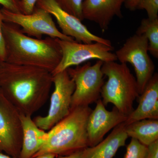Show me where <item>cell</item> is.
<instances>
[{
  "instance_id": "obj_1",
  "label": "cell",
  "mask_w": 158,
  "mask_h": 158,
  "mask_svg": "<svg viewBox=\"0 0 158 158\" xmlns=\"http://www.w3.org/2000/svg\"><path fill=\"white\" fill-rule=\"evenodd\" d=\"M0 89L21 114L32 115L46 102L53 76L43 69L1 62Z\"/></svg>"
},
{
  "instance_id": "obj_2",
  "label": "cell",
  "mask_w": 158,
  "mask_h": 158,
  "mask_svg": "<svg viewBox=\"0 0 158 158\" xmlns=\"http://www.w3.org/2000/svg\"><path fill=\"white\" fill-rule=\"evenodd\" d=\"M2 29L6 48L5 62L38 67L51 73L59 65L62 52L56 38H33L11 23L4 22Z\"/></svg>"
},
{
  "instance_id": "obj_3",
  "label": "cell",
  "mask_w": 158,
  "mask_h": 158,
  "mask_svg": "<svg viewBox=\"0 0 158 158\" xmlns=\"http://www.w3.org/2000/svg\"><path fill=\"white\" fill-rule=\"evenodd\" d=\"M92 110L89 106L71 108L69 114L49 130L46 141L33 158L46 153L68 156L89 147L87 124Z\"/></svg>"
},
{
  "instance_id": "obj_4",
  "label": "cell",
  "mask_w": 158,
  "mask_h": 158,
  "mask_svg": "<svg viewBox=\"0 0 158 158\" xmlns=\"http://www.w3.org/2000/svg\"><path fill=\"white\" fill-rule=\"evenodd\" d=\"M103 73L108 80L102 88L101 98L105 106L112 103L120 113L128 116L134 111V102L139 96L136 79L127 63L103 62Z\"/></svg>"
},
{
  "instance_id": "obj_5",
  "label": "cell",
  "mask_w": 158,
  "mask_h": 158,
  "mask_svg": "<svg viewBox=\"0 0 158 158\" xmlns=\"http://www.w3.org/2000/svg\"><path fill=\"white\" fill-rule=\"evenodd\" d=\"M103 62L98 60L93 65L88 62L81 66L67 69L75 85L71 108L88 106L101 98L102 88L105 83L104 75L102 70Z\"/></svg>"
},
{
  "instance_id": "obj_6",
  "label": "cell",
  "mask_w": 158,
  "mask_h": 158,
  "mask_svg": "<svg viewBox=\"0 0 158 158\" xmlns=\"http://www.w3.org/2000/svg\"><path fill=\"white\" fill-rule=\"evenodd\" d=\"M148 52L147 38L144 35L135 34L128 38L115 54L120 63L128 62L134 67L139 94L143 92L154 74L155 66Z\"/></svg>"
},
{
  "instance_id": "obj_7",
  "label": "cell",
  "mask_w": 158,
  "mask_h": 158,
  "mask_svg": "<svg viewBox=\"0 0 158 158\" xmlns=\"http://www.w3.org/2000/svg\"><path fill=\"white\" fill-rule=\"evenodd\" d=\"M54 90L51 97L50 104L46 116H38L33 119L37 127L49 131L70 113L72 98L75 85L67 69L52 75Z\"/></svg>"
},
{
  "instance_id": "obj_8",
  "label": "cell",
  "mask_w": 158,
  "mask_h": 158,
  "mask_svg": "<svg viewBox=\"0 0 158 158\" xmlns=\"http://www.w3.org/2000/svg\"><path fill=\"white\" fill-rule=\"evenodd\" d=\"M56 40L62 50V57L59 65L52 73V75L92 59L104 62L117 60L115 54L111 52L113 50L112 46L98 42L84 44L75 40L68 41L58 38Z\"/></svg>"
},
{
  "instance_id": "obj_9",
  "label": "cell",
  "mask_w": 158,
  "mask_h": 158,
  "mask_svg": "<svg viewBox=\"0 0 158 158\" xmlns=\"http://www.w3.org/2000/svg\"><path fill=\"white\" fill-rule=\"evenodd\" d=\"M4 22L17 25L22 27L23 33L37 39H42L43 35L49 37L73 41L72 37L65 36L59 31L54 23L52 15L41 8L35 7L30 14L15 13L2 8Z\"/></svg>"
},
{
  "instance_id": "obj_10",
  "label": "cell",
  "mask_w": 158,
  "mask_h": 158,
  "mask_svg": "<svg viewBox=\"0 0 158 158\" xmlns=\"http://www.w3.org/2000/svg\"><path fill=\"white\" fill-rule=\"evenodd\" d=\"M22 143L20 113L0 89V152L19 158Z\"/></svg>"
},
{
  "instance_id": "obj_11",
  "label": "cell",
  "mask_w": 158,
  "mask_h": 158,
  "mask_svg": "<svg viewBox=\"0 0 158 158\" xmlns=\"http://www.w3.org/2000/svg\"><path fill=\"white\" fill-rule=\"evenodd\" d=\"M36 6L54 16L62 34L72 37L77 42L84 44L98 42L112 46L110 40L91 33L81 21L61 9L55 0H38Z\"/></svg>"
},
{
  "instance_id": "obj_12",
  "label": "cell",
  "mask_w": 158,
  "mask_h": 158,
  "mask_svg": "<svg viewBox=\"0 0 158 158\" xmlns=\"http://www.w3.org/2000/svg\"><path fill=\"white\" fill-rule=\"evenodd\" d=\"M96 105L88 118L87 124L89 147H93L103 140L105 135L110 130L124 122L127 116L119 112L115 107L108 111L102 99L96 102Z\"/></svg>"
},
{
  "instance_id": "obj_13",
  "label": "cell",
  "mask_w": 158,
  "mask_h": 158,
  "mask_svg": "<svg viewBox=\"0 0 158 158\" xmlns=\"http://www.w3.org/2000/svg\"><path fill=\"white\" fill-rule=\"evenodd\" d=\"M126 1L84 0L82 5L83 19L96 23L102 31H106L115 16L123 17L122 7Z\"/></svg>"
},
{
  "instance_id": "obj_14",
  "label": "cell",
  "mask_w": 158,
  "mask_h": 158,
  "mask_svg": "<svg viewBox=\"0 0 158 158\" xmlns=\"http://www.w3.org/2000/svg\"><path fill=\"white\" fill-rule=\"evenodd\" d=\"M138 105L127 116L125 124L142 119H158V74H154L138 98Z\"/></svg>"
},
{
  "instance_id": "obj_15",
  "label": "cell",
  "mask_w": 158,
  "mask_h": 158,
  "mask_svg": "<svg viewBox=\"0 0 158 158\" xmlns=\"http://www.w3.org/2000/svg\"><path fill=\"white\" fill-rule=\"evenodd\" d=\"M124 123L113 128L105 139L93 147L83 150L82 158H113L120 147L124 146L128 137L124 130Z\"/></svg>"
},
{
  "instance_id": "obj_16",
  "label": "cell",
  "mask_w": 158,
  "mask_h": 158,
  "mask_svg": "<svg viewBox=\"0 0 158 158\" xmlns=\"http://www.w3.org/2000/svg\"><path fill=\"white\" fill-rule=\"evenodd\" d=\"M23 143L19 158H33L45 143L47 132L37 126L31 116L20 114Z\"/></svg>"
},
{
  "instance_id": "obj_17",
  "label": "cell",
  "mask_w": 158,
  "mask_h": 158,
  "mask_svg": "<svg viewBox=\"0 0 158 158\" xmlns=\"http://www.w3.org/2000/svg\"><path fill=\"white\" fill-rule=\"evenodd\" d=\"M124 130L128 138L146 146L158 140V119L147 118L125 124Z\"/></svg>"
},
{
  "instance_id": "obj_18",
  "label": "cell",
  "mask_w": 158,
  "mask_h": 158,
  "mask_svg": "<svg viewBox=\"0 0 158 158\" xmlns=\"http://www.w3.org/2000/svg\"><path fill=\"white\" fill-rule=\"evenodd\" d=\"M135 34L144 35L148 42V52L153 56L158 58V19H143Z\"/></svg>"
},
{
  "instance_id": "obj_19",
  "label": "cell",
  "mask_w": 158,
  "mask_h": 158,
  "mask_svg": "<svg viewBox=\"0 0 158 158\" xmlns=\"http://www.w3.org/2000/svg\"><path fill=\"white\" fill-rule=\"evenodd\" d=\"M148 148L138 140L131 138L127 147L126 152L123 158H147Z\"/></svg>"
},
{
  "instance_id": "obj_20",
  "label": "cell",
  "mask_w": 158,
  "mask_h": 158,
  "mask_svg": "<svg viewBox=\"0 0 158 158\" xmlns=\"http://www.w3.org/2000/svg\"><path fill=\"white\" fill-rule=\"evenodd\" d=\"M84 0H55L59 7L80 20H84L82 14V5Z\"/></svg>"
},
{
  "instance_id": "obj_21",
  "label": "cell",
  "mask_w": 158,
  "mask_h": 158,
  "mask_svg": "<svg viewBox=\"0 0 158 158\" xmlns=\"http://www.w3.org/2000/svg\"><path fill=\"white\" fill-rule=\"evenodd\" d=\"M137 9H144L150 19H158V0H138Z\"/></svg>"
},
{
  "instance_id": "obj_22",
  "label": "cell",
  "mask_w": 158,
  "mask_h": 158,
  "mask_svg": "<svg viewBox=\"0 0 158 158\" xmlns=\"http://www.w3.org/2000/svg\"><path fill=\"white\" fill-rule=\"evenodd\" d=\"M0 6H2L3 8L11 12L21 13L20 0H0Z\"/></svg>"
},
{
  "instance_id": "obj_23",
  "label": "cell",
  "mask_w": 158,
  "mask_h": 158,
  "mask_svg": "<svg viewBox=\"0 0 158 158\" xmlns=\"http://www.w3.org/2000/svg\"><path fill=\"white\" fill-rule=\"evenodd\" d=\"M3 16L0 6V63L5 62L6 58V48L3 33Z\"/></svg>"
},
{
  "instance_id": "obj_24",
  "label": "cell",
  "mask_w": 158,
  "mask_h": 158,
  "mask_svg": "<svg viewBox=\"0 0 158 158\" xmlns=\"http://www.w3.org/2000/svg\"><path fill=\"white\" fill-rule=\"evenodd\" d=\"M37 1L38 0H20L21 13L26 15L31 14L36 7Z\"/></svg>"
},
{
  "instance_id": "obj_25",
  "label": "cell",
  "mask_w": 158,
  "mask_h": 158,
  "mask_svg": "<svg viewBox=\"0 0 158 158\" xmlns=\"http://www.w3.org/2000/svg\"><path fill=\"white\" fill-rule=\"evenodd\" d=\"M147 158H158V140L149 144L148 146Z\"/></svg>"
},
{
  "instance_id": "obj_26",
  "label": "cell",
  "mask_w": 158,
  "mask_h": 158,
  "mask_svg": "<svg viewBox=\"0 0 158 158\" xmlns=\"http://www.w3.org/2000/svg\"><path fill=\"white\" fill-rule=\"evenodd\" d=\"M138 0H126L124 3V6L127 9L130 11H133L136 10V6Z\"/></svg>"
},
{
  "instance_id": "obj_27",
  "label": "cell",
  "mask_w": 158,
  "mask_h": 158,
  "mask_svg": "<svg viewBox=\"0 0 158 158\" xmlns=\"http://www.w3.org/2000/svg\"><path fill=\"white\" fill-rule=\"evenodd\" d=\"M83 150L77 152L68 156H57L56 158H82Z\"/></svg>"
},
{
  "instance_id": "obj_28",
  "label": "cell",
  "mask_w": 158,
  "mask_h": 158,
  "mask_svg": "<svg viewBox=\"0 0 158 158\" xmlns=\"http://www.w3.org/2000/svg\"><path fill=\"white\" fill-rule=\"evenodd\" d=\"M56 156L53 154L46 153L37 156L34 158H56Z\"/></svg>"
},
{
  "instance_id": "obj_29",
  "label": "cell",
  "mask_w": 158,
  "mask_h": 158,
  "mask_svg": "<svg viewBox=\"0 0 158 158\" xmlns=\"http://www.w3.org/2000/svg\"><path fill=\"white\" fill-rule=\"evenodd\" d=\"M0 158H17L13 157L11 156L8 155L3 154L2 152H0Z\"/></svg>"
},
{
  "instance_id": "obj_30",
  "label": "cell",
  "mask_w": 158,
  "mask_h": 158,
  "mask_svg": "<svg viewBox=\"0 0 158 158\" xmlns=\"http://www.w3.org/2000/svg\"><path fill=\"white\" fill-rule=\"evenodd\" d=\"M2 67L1 65V63H0V84H1V79H2Z\"/></svg>"
}]
</instances>
